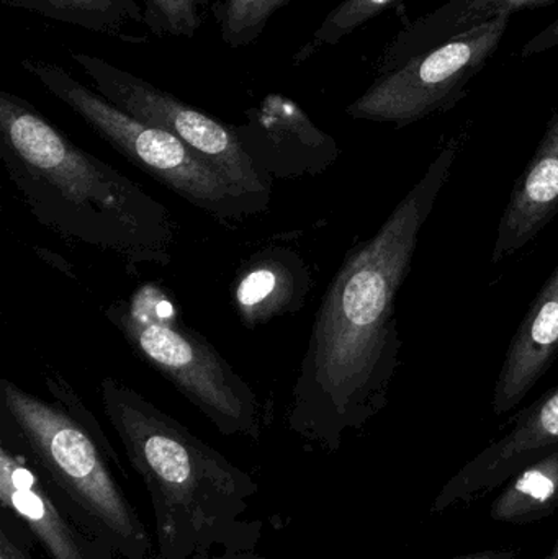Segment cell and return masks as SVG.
<instances>
[{"label":"cell","instance_id":"11","mask_svg":"<svg viewBox=\"0 0 558 559\" xmlns=\"http://www.w3.org/2000/svg\"><path fill=\"white\" fill-rule=\"evenodd\" d=\"M0 506L32 532L51 559H117L110 545L75 521L25 456L0 442Z\"/></svg>","mask_w":558,"mask_h":559},{"label":"cell","instance_id":"10","mask_svg":"<svg viewBox=\"0 0 558 559\" xmlns=\"http://www.w3.org/2000/svg\"><path fill=\"white\" fill-rule=\"evenodd\" d=\"M235 130L252 163L271 180L314 176L340 156L336 141L314 127L294 102L278 94L268 95Z\"/></svg>","mask_w":558,"mask_h":559},{"label":"cell","instance_id":"13","mask_svg":"<svg viewBox=\"0 0 558 559\" xmlns=\"http://www.w3.org/2000/svg\"><path fill=\"white\" fill-rule=\"evenodd\" d=\"M558 354V264L511 341L494 391L497 416L513 411Z\"/></svg>","mask_w":558,"mask_h":559},{"label":"cell","instance_id":"21","mask_svg":"<svg viewBox=\"0 0 558 559\" xmlns=\"http://www.w3.org/2000/svg\"><path fill=\"white\" fill-rule=\"evenodd\" d=\"M32 532L9 509L0 506V559H39Z\"/></svg>","mask_w":558,"mask_h":559},{"label":"cell","instance_id":"3","mask_svg":"<svg viewBox=\"0 0 558 559\" xmlns=\"http://www.w3.org/2000/svg\"><path fill=\"white\" fill-rule=\"evenodd\" d=\"M98 390L105 416L150 495L156 559L256 550L262 524L245 518L259 491L252 476L123 381L104 378Z\"/></svg>","mask_w":558,"mask_h":559},{"label":"cell","instance_id":"8","mask_svg":"<svg viewBox=\"0 0 558 559\" xmlns=\"http://www.w3.org/2000/svg\"><path fill=\"white\" fill-rule=\"evenodd\" d=\"M69 56L91 81L92 88L118 110L173 134L242 189L271 200L272 180L252 163L235 127L219 123L169 92L97 56L81 51H69Z\"/></svg>","mask_w":558,"mask_h":559},{"label":"cell","instance_id":"14","mask_svg":"<svg viewBox=\"0 0 558 559\" xmlns=\"http://www.w3.org/2000/svg\"><path fill=\"white\" fill-rule=\"evenodd\" d=\"M310 286L307 265L295 252L272 249L252 259L235 292L236 309L246 328H258L304 308Z\"/></svg>","mask_w":558,"mask_h":559},{"label":"cell","instance_id":"19","mask_svg":"<svg viewBox=\"0 0 558 559\" xmlns=\"http://www.w3.org/2000/svg\"><path fill=\"white\" fill-rule=\"evenodd\" d=\"M290 0H223L215 9L219 36L229 48H242L259 38L269 20Z\"/></svg>","mask_w":558,"mask_h":559},{"label":"cell","instance_id":"22","mask_svg":"<svg viewBox=\"0 0 558 559\" xmlns=\"http://www.w3.org/2000/svg\"><path fill=\"white\" fill-rule=\"evenodd\" d=\"M558 46V16L546 28L541 29L533 38L527 39L521 48V58H533L536 55L550 51Z\"/></svg>","mask_w":558,"mask_h":559},{"label":"cell","instance_id":"25","mask_svg":"<svg viewBox=\"0 0 558 559\" xmlns=\"http://www.w3.org/2000/svg\"><path fill=\"white\" fill-rule=\"evenodd\" d=\"M544 559H558V540L557 544L554 545L553 550H550V554Z\"/></svg>","mask_w":558,"mask_h":559},{"label":"cell","instance_id":"6","mask_svg":"<svg viewBox=\"0 0 558 559\" xmlns=\"http://www.w3.org/2000/svg\"><path fill=\"white\" fill-rule=\"evenodd\" d=\"M22 68L128 163L216 222L236 226L268 210L271 200L242 189L173 134L118 110L61 66L41 59H23Z\"/></svg>","mask_w":558,"mask_h":559},{"label":"cell","instance_id":"23","mask_svg":"<svg viewBox=\"0 0 558 559\" xmlns=\"http://www.w3.org/2000/svg\"><path fill=\"white\" fill-rule=\"evenodd\" d=\"M199 559H269L256 550H218Z\"/></svg>","mask_w":558,"mask_h":559},{"label":"cell","instance_id":"20","mask_svg":"<svg viewBox=\"0 0 558 559\" xmlns=\"http://www.w3.org/2000/svg\"><path fill=\"white\" fill-rule=\"evenodd\" d=\"M144 26L157 36L192 38L203 23L209 0H140Z\"/></svg>","mask_w":558,"mask_h":559},{"label":"cell","instance_id":"9","mask_svg":"<svg viewBox=\"0 0 558 559\" xmlns=\"http://www.w3.org/2000/svg\"><path fill=\"white\" fill-rule=\"evenodd\" d=\"M558 449V388L517 419L513 429L478 453L452 476L431 504L444 514L459 504L485 498L531 463Z\"/></svg>","mask_w":558,"mask_h":559},{"label":"cell","instance_id":"5","mask_svg":"<svg viewBox=\"0 0 558 559\" xmlns=\"http://www.w3.org/2000/svg\"><path fill=\"white\" fill-rule=\"evenodd\" d=\"M130 347L189 400L219 433L258 442L264 413L258 394L225 357L189 325L153 283L105 309Z\"/></svg>","mask_w":558,"mask_h":559},{"label":"cell","instance_id":"15","mask_svg":"<svg viewBox=\"0 0 558 559\" xmlns=\"http://www.w3.org/2000/svg\"><path fill=\"white\" fill-rule=\"evenodd\" d=\"M554 2L557 0H448L396 33L380 59L379 74L495 16L514 15Z\"/></svg>","mask_w":558,"mask_h":559},{"label":"cell","instance_id":"1","mask_svg":"<svg viewBox=\"0 0 558 559\" xmlns=\"http://www.w3.org/2000/svg\"><path fill=\"white\" fill-rule=\"evenodd\" d=\"M464 146L452 138L373 238L344 259L314 316L287 411L290 432L327 452L360 430L389 401L400 365L395 299L423 226Z\"/></svg>","mask_w":558,"mask_h":559},{"label":"cell","instance_id":"2","mask_svg":"<svg viewBox=\"0 0 558 559\" xmlns=\"http://www.w3.org/2000/svg\"><path fill=\"white\" fill-rule=\"evenodd\" d=\"M0 159L33 218L59 238L111 254L130 271L173 262L177 223L169 209L7 91Z\"/></svg>","mask_w":558,"mask_h":559},{"label":"cell","instance_id":"7","mask_svg":"<svg viewBox=\"0 0 558 559\" xmlns=\"http://www.w3.org/2000/svg\"><path fill=\"white\" fill-rule=\"evenodd\" d=\"M511 16H495L380 72L373 84L346 108V114L354 120L403 128L451 110L494 58Z\"/></svg>","mask_w":558,"mask_h":559},{"label":"cell","instance_id":"16","mask_svg":"<svg viewBox=\"0 0 558 559\" xmlns=\"http://www.w3.org/2000/svg\"><path fill=\"white\" fill-rule=\"evenodd\" d=\"M558 511V449L513 476L490 509L498 524L530 525Z\"/></svg>","mask_w":558,"mask_h":559},{"label":"cell","instance_id":"4","mask_svg":"<svg viewBox=\"0 0 558 559\" xmlns=\"http://www.w3.org/2000/svg\"><path fill=\"white\" fill-rule=\"evenodd\" d=\"M0 403V442L28 460L69 514L118 557L150 559V532L111 472L114 456L98 437L59 401L48 403L5 378Z\"/></svg>","mask_w":558,"mask_h":559},{"label":"cell","instance_id":"17","mask_svg":"<svg viewBox=\"0 0 558 559\" xmlns=\"http://www.w3.org/2000/svg\"><path fill=\"white\" fill-rule=\"evenodd\" d=\"M12 7L32 10L48 19L92 32L123 36L124 28L144 25L140 0H3Z\"/></svg>","mask_w":558,"mask_h":559},{"label":"cell","instance_id":"12","mask_svg":"<svg viewBox=\"0 0 558 559\" xmlns=\"http://www.w3.org/2000/svg\"><path fill=\"white\" fill-rule=\"evenodd\" d=\"M557 215L558 107L501 215L491 252L494 264L530 245Z\"/></svg>","mask_w":558,"mask_h":559},{"label":"cell","instance_id":"18","mask_svg":"<svg viewBox=\"0 0 558 559\" xmlns=\"http://www.w3.org/2000/svg\"><path fill=\"white\" fill-rule=\"evenodd\" d=\"M400 0H343L336 9L328 13L327 19L314 29L310 41L298 49L294 58V64L301 62L317 55L324 46H334L344 38L356 32L360 26L366 25L370 20L385 12L393 3Z\"/></svg>","mask_w":558,"mask_h":559},{"label":"cell","instance_id":"24","mask_svg":"<svg viewBox=\"0 0 558 559\" xmlns=\"http://www.w3.org/2000/svg\"><path fill=\"white\" fill-rule=\"evenodd\" d=\"M518 555L520 551L517 550H484L452 559H517Z\"/></svg>","mask_w":558,"mask_h":559}]
</instances>
